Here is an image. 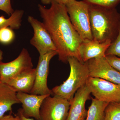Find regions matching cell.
Masks as SVG:
<instances>
[{
	"mask_svg": "<svg viewBox=\"0 0 120 120\" xmlns=\"http://www.w3.org/2000/svg\"><path fill=\"white\" fill-rule=\"evenodd\" d=\"M38 8L56 46L59 60L67 63L69 57H73L83 62L79 47L83 40L72 25L66 5L52 2L49 8L39 4Z\"/></svg>",
	"mask_w": 120,
	"mask_h": 120,
	"instance_id": "cell-1",
	"label": "cell"
},
{
	"mask_svg": "<svg viewBox=\"0 0 120 120\" xmlns=\"http://www.w3.org/2000/svg\"><path fill=\"white\" fill-rule=\"evenodd\" d=\"M90 16L93 40L99 42L110 41L112 43L118 35L120 12L116 8L90 4Z\"/></svg>",
	"mask_w": 120,
	"mask_h": 120,
	"instance_id": "cell-2",
	"label": "cell"
},
{
	"mask_svg": "<svg viewBox=\"0 0 120 120\" xmlns=\"http://www.w3.org/2000/svg\"><path fill=\"white\" fill-rule=\"evenodd\" d=\"M70 65V75L67 80L60 86L52 90V95L71 101L79 88L86 85L89 77L86 62L80 61L77 58L71 57L68 59Z\"/></svg>",
	"mask_w": 120,
	"mask_h": 120,
	"instance_id": "cell-3",
	"label": "cell"
},
{
	"mask_svg": "<svg viewBox=\"0 0 120 120\" xmlns=\"http://www.w3.org/2000/svg\"><path fill=\"white\" fill-rule=\"evenodd\" d=\"M65 5L70 20L82 39H93L90 24V4L83 0H74Z\"/></svg>",
	"mask_w": 120,
	"mask_h": 120,
	"instance_id": "cell-4",
	"label": "cell"
},
{
	"mask_svg": "<svg viewBox=\"0 0 120 120\" xmlns=\"http://www.w3.org/2000/svg\"><path fill=\"white\" fill-rule=\"evenodd\" d=\"M86 85L91 94L99 101L120 102V85L100 78L89 77Z\"/></svg>",
	"mask_w": 120,
	"mask_h": 120,
	"instance_id": "cell-5",
	"label": "cell"
},
{
	"mask_svg": "<svg viewBox=\"0 0 120 120\" xmlns=\"http://www.w3.org/2000/svg\"><path fill=\"white\" fill-rule=\"evenodd\" d=\"M71 102L50 95L45 99L40 110V120H66Z\"/></svg>",
	"mask_w": 120,
	"mask_h": 120,
	"instance_id": "cell-6",
	"label": "cell"
},
{
	"mask_svg": "<svg viewBox=\"0 0 120 120\" xmlns=\"http://www.w3.org/2000/svg\"><path fill=\"white\" fill-rule=\"evenodd\" d=\"M32 58L27 50L23 48L15 60L7 62H0L1 82L7 83L9 80L33 68Z\"/></svg>",
	"mask_w": 120,
	"mask_h": 120,
	"instance_id": "cell-7",
	"label": "cell"
},
{
	"mask_svg": "<svg viewBox=\"0 0 120 120\" xmlns=\"http://www.w3.org/2000/svg\"><path fill=\"white\" fill-rule=\"evenodd\" d=\"M57 55L56 51L49 52L39 56L38 63L36 68V75L34 86L30 94L35 95H52L47 84L49 71V63L52 58Z\"/></svg>",
	"mask_w": 120,
	"mask_h": 120,
	"instance_id": "cell-8",
	"label": "cell"
},
{
	"mask_svg": "<svg viewBox=\"0 0 120 120\" xmlns=\"http://www.w3.org/2000/svg\"><path fill=\"white\" fill-rule=\"evenodd\" d=\"M28 21L34 31V36L30 43L37 49L39 56L52 51H56L52 38L43 23L31 16H28Z\"/></svg>",
	"mask_w": 120,
	"mask_h": 120,
	"instance_id": "cell-9",
	"label": "cell"
},
{
	"mask_svg": "<svg viewBox=\"0 0 120 120\" xmlns=\"http://www.w3.org/2000/svg\"><path fill=\"white\" fill-rule=\"evenodd\" d=\"M89 77L100 78L120 85V72L112 67L105 56L87 61Z\"/></svg>",
	"mask_w": 120,
	"mask_h": 120,
	"instance_id": "cell-10",
	"label": "cell"
},
{
	"mask_svg": "<svg viewBox=\"0 0 120 120\" xmlns=\"http://www.w3.org/2000/svg\"><path fill=\"white\" fill-rule=\"evenodd\" d=\"M91 94L86 86L79 88L70 101V107L66 120H85L88 110L85 108L86 101L90 99Z\"/></svg>",
	"mask_w": 120,
	"mask_h": 120,
	"instance_id": "cell-11",
	"label": "cell"
},
{
	"mask_svg": "<svg viewBox=\"0 0 120 120\" xmlns=\"http://www.w3.org/2000/svg\"><path fill=\"white\" fill-rule=\"evenodd\" d=\"M49 95H41L17 92V98L22 105L24 115L27 117H34L40 120V110L45 99Z\"/></svg>",
	"mask_w": 120,
	"mask_h": 120,
	"instance_id": "cell-12",
	"label": "cell"
},
{
	"mask_svg": "<svg viewBox=\"0 0 120 120\" xmlns=\"http://www.w3.org/2000/svg\"><path fill=\"white\" fill-rule=\"evenodd\" d=\"M112 42L107 41L99 42L93 39L83 40L79 47V53L83 62L90 59L105 57V53Z\"/></svg>",
	"mask_w": 120,
	"mask_h": 120,
	"instance_id": "cell-13",
	"label": "cell"
},
{
	"mask_svg": "<svg viewBox=\"0 0 120 120\" xmlns=\"http://www.w3.org/2000/svg\"><path fill=\"white\" fill-rule=\"evenodd\" d=\"M17 91L6 83L0 82V118L8 111L12 112V106L20 103Z\"/></svg>",
	"mask_w": 120,
	"mask_h": 120,
	"instance_id": "cell-14",
	"label": "cell"
},
{
	"mask_svg": "<svg viewBox=\"0 0 120 120\" xmlns=\"http://www.w3.org/2000/svg\"><path fill=\"white\" fill-rule=\"evenodd\" d=\"M36 75V68H32L23 72L9 80L7 83L17 92L30 94Z\"/></svg>",
	"mask_w": 120,
	"mask_h": 120,
	"instance_id": "cell-15",
	"label": "cell"
},
{
	"mask_svg": "<svg viewBox=\"0 0 120 120\" xmlns=\"http://www.w3.org/2000/svg\"><path fill=\"white\" fill-rule=\"evenodd\" d=\"M109 103L92 98V102L85 120H103L105 109Z\"/></svg>",
	"mask_w": 120,
	"mask_h": 120,
	"instance_id": "cell-16",
	"label": "cell"
},
{
	"mask_svg": "<svg viewBox=\"0 0 120 120\" xmlns=\"http://www.w3.org/2000/svg\"><path fill=\"white\" fill-rule=\"evenodd\" d=\"M24 14L22 10H16L6 19L3 16H0V30L4 27H8L12 30H18L22 25V19Z\"/></svg>",
	"mask_w": 120,
	"mask_h": 120,
	"instance_id": "cell-17",
	"label": "cell"
},
{
	"mask_svg": "<svg viewBox=\"0 0 120 120\" xmlns=\"http://www.w3.org/2000/svg\"><path fill=\"white\" fill-rule=\"evenodd\" d=\"M103 120H120V102H110L105 111Z\"/></svg>",
	"mask_w": 120,
	"mask_h": 120,
	"instance_id": "cell-18",
	"label": "cell"
},
{
	"mask_svg": "<svg viewBox=\"0 0 120 120\" xmlns=\"http://www.w3.org/2000/svg\"><path fill=\"white\" fill-rule=\"evenodd\" d=\"M10 27H4L0 30V43L8 45L12 42L15 38V32Z\"/></svg>",
	"mask_w": 120,
	"mask_h": 120,
	"instance_id": "cell-19",
	"label": "cell"
},
{
	"mask_svg": "<svg viewBox=\"0 0 120 120\" xmlns=\"http://www.w3.org/2000/svg\"><path fill=\"white\" fill-rule=\"evenodd\" d=\"M105 56H115L120 57V22L117 37L106 50Z\"/></svg>",
	"mask_w": 120,
	"mask_h": 120,
	"instance_id": "cell-20",
	"label": "cell"
},
{
	"mask_svg": "<svg viewBox=\"0 0 120 120\" xmlns=\"http://www.w3.org/2000/svg\"><path fill=\"white\" fill-rule=\"evenodd\" d=\"M90 5L107 8H115L120 3V0H83Z\"/></svg>",
	"mask_w": 120,
	"mask_h": 120,
	"instance_id": "cell-21",
	"label": "cell"
},
{
	"mask_svg": "<svg viewBox=\"0 0 120 120\" xmlns=\"http://www.w3.org/2000/svg\"><path fill=\"white\" fill-rule=\"evenodd\" d=\"M11 0H0V10L4 11L8 15H11L14 12L12 7Z\"/></svg>",
	"mask_w": 120,
	"mask_h": 120,
	"instance_id": "cell-22",
	"label": "cell"
},
{
	"mask_svg": "<svg viewBox=\"0 0 120 120\" xmlns=\"http://www.w3.org/2000/svg\"><path fill=\"white\" fill-rule=\"evenodd\" d=\"M105 57L110 64L120 72V57L115 56H106Z\"/></svg>",
	"mask_w": 120,
	"mask_h": 120,
	"instance_id": "cell-23",
	"label": "cell"
},
{
	"mask_svg": "<svg viewBox=\"0 0 120 120\" xmlns=\"http://www.w3.org/2000/svg\"><path fill=\"white\" fill-rule=\"evenodd\" d=\"M42 4H51L52 2H56L58 4L67 5L74 0H41Z\"/></svg>",
	"mask_w": 120,
	"mask_h": 120,
	"instance_id": "cell-24",
	"label": "cell"
},
{
	"mask_svg": "<svg viewBox=\"0 0 120 120\" xmlns=\"http://www.w3.org/2000/svg\"><path fill=\"white\" fill-rule=\"evenodd\" d=\"M0 120H20L19 116L18 115L14 116L11 114L4 116L1 118H0Z\"/></svg>",
	"mask_w": 120,
	"mask_h": 120,
	"instance_id": "cell-25",
	"label": "cell"
},
{
	"mask_svg": "<svg viewBox=\"0 0 120 120\" xmlns=\"http://www.w3.org/2000/svg\"><path fill=\"white\" fill-rule=\"evenodd\" d=\"M17 115L19 116L20 120H34L32 118L26 117L24 116L22 109H20L18 110Z\"/></svg>",
	"mask_w": 120,
	"mask_h": 120,
	"instance_id": "cell-26",
	"label": "cell"
},
{
	"mask_svg": "<svg viewBox=\"0 0 120 120\" xmlns=\"http://www.w3.org/2000/svg\"><path fill=\"white\" fill-rule=\"evenodd\" d=\"M3 52L0 49V62L2 61V60H3Z\"/></svg>",
	"mask_w": 120,
	"mask_h": 120,
	"instance_id": "cell-27",
	"label": "cell"
},
{
	"mask_svg": "<svg viewBox=\"0 0 120 120\" xmlns=\"http://www.w3.org/2000/svg\"></svg>",
	"mask_w": 120,
	"mask_h": 120,
	"instance_id": "cell-28",
	"label": "cell"
}]
</instances>
